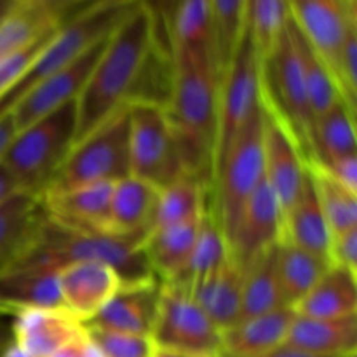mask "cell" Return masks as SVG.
<instances>
[{
    "mask_svg": "<svg viewBox=\"0 0 357 357\" xmlns=\"http://www.w3.org/2000/svg\"><path fill=\"white\" fill-rule=\"evenodd\" d=\"M289 21V2L246 0V30L258 61L272 58Z\"/></svg>",
    "mask_w": 357,
    "mask_h": 357,
    "instance_id": "cell-34",
    "label": "cell"
},
{
    "mask_svg": "<svg viewBox=\"0 0 357 357\" xmlns=\"http://www.w3.org/2000/svg\"><path fill=\"white\" fill-rule=\"evenodd\" d=\"M114 183H98L38 197L45 216L80 230L107 234L108 208ZM108 236V234H107Z\"/></svg>",
    "mask_w": 357,
    "mask_h": 357,
    "instance_id": "cell-18",
    "label": "cell"
},
{
    "mask_svg": "<svg viewBox=\"0 0 357 357\" xmlns=\"http://www.w3.org/2000/svg\"><path fill=\"white\" fill-rule=\"evenodd\" d=\"M330 267L328 260L288 243H279L278 271L284 305L295 309Z\"/></svg>",
    "mask_w": 357,
    "mask_h": 357,
    "instance_id": "cell-30",
    "label": "cell"
},
{
    "mask_svg": "<svg viewBox=\"0 0 357 357\" xmlns=\"http://www.w3.org/2000/svg\"><path fill=\"white\" fill-rule=\"evenodd\" d=\"M129 103L72 146L42 195L59 194L129 176ZM40 195V197H42Z\"/></svg>",
    "mask_w": 357,
    "mask_h": 357,
    "instance_id": "cell-5",
    "label": "cell"
},
{
    "mask_svg": "<svg viewBox=\"0 0 357 357\" xmlns=\"http://www.w3.org/2000/svg\"><path fill=\"white\" fill-rule=\"evenodd\" d=\"M295 316V310L284 307L241 321L222 333L220 357H258L282 347Z\"/></svg>",
    "mask_w": 357,
    "mask_h": 357,
    "instance_id": "cell-22",
    "label": "cell"
},
{
    "mask_svg": "<svg viewBox=\"0 0 357 357\" xmlns=\"http://www.w3.org/2000/svg\"><path fill=\"white\" fill-rule=\"evenodd\" d=\"M206 213V211H204ZM204 213L187 222L157 230L143 241V251L150 268L160 281H180L190 264Z\"/></svg>",
    "mask_w": 357,
    "mask_h": 357,
    "instance_id": "cell-21",
    "label": "cell"
},
{
    "mask_svg": "<svg viewBox=\"0 0 357 357\" xmlns=\"http://www.w3.org/2000/svg\"><path fill=\"white\" fill-rule=\"evenodd\" d=\"M307 167L312 176L331 239L357 229V195L326 176L316 164L307 162Z\"/></svg>",
    "mask_w": 357,
    "mask_h": 357,
    "instance_id": "cell-35",
    "label": "cell"
},
{
    "mask_svg": "<svg viewBox=\"0 0 357 357\" xmlns=\"http://www.w3.org/2000/svg\"><path fill=\"white\" fill-rule=\"evenodd\" d=\"M323 171L326 176L337 181L345 190L357 195V160L356 155L338 157V159L328 160V162H312Z\"/></svg>",
    "mask_w": 357,
    "mask_h": 357,
    "instance_id": "cell-40",
    "label": "cell"
},
{
    "mask_svg": "<svg viewBox=\"0 0 357 357\" xmlns=\"http://www.w3.org/2000/svg\"><path fill=\"white\" fill-rule=\"evenodd\" d=\"M86 328L87 337L100 349L103 357H155L157 345L150 335L122 333V331Z\"/></svg>",
    "mask_w": 357,
    "mask_h": 357,
    "instance_id": "cell-38",
    "label": "cell"
},
{
    "mask_svg": "<svg viewBox=\"0 0 357 357\" xmlns=\"http://www.w3.org/2000/svg\"><path fill=\"white\" fill-rule=\"evenodd\" d=\"M246 33V0H211V61L222 80Z\"/></svg>",
    "mask_w": 357,
    "mask_h": 357,
    "instance_id": "cell-29",
    "label": "cell"
},
{
    "mask_svg": "<svg viewBox=\"0 0 357 357\" xmlns=\"http://www.w3.org/2000/svg\"><path fill=\"white\" fill-rule=\"evenodd\" d=\"M20 188H17L16 181L13 180V176L9 174V171L0 164V206L6 201H9L10 197H14L16 194H20Z\"/></svg>",
    "mask_w": 357,
    "mask_h": 357,
    "instance_id": "cell-42",
    "label": "cell"
},
{
    "mask_svg": "<svg viewBox=\"0 0 357 357\" xmlns=\"http://www.w3.org/2000/svg\"><path fill=\"white\" fill-rule=\"evenodd\" d=\"M187 289L199 309L222 333L239 323L243 272L230 260V257L215 274L187 286Z\"/></svg>",
    "mask_w": 357,
    "mask_h": 357,
    "instance_id": "cell-23",
    "label": "cell"
},
{
    "mask_svg": "<svg viewBox=\"0 0 357 357\" xmlns=\"http://www.w3.org/2000/svg\"><path fill=\"white\" fill-rule=\"evenodd\" d=\"M75 122V101H70L16 132L0 164L23 194L40 197L72 150Z\"/></svg>",
    "mask_w": 357,
    "mask_h": 357,
    "instance_id": "cell-4",
    "label": "cell"
},
{
    "mask_svg": "<svg viewBox=\"0 0 357 357\" xmlns=\"http://www.w3.org/2000/svg\"><path fill=\"white\" fill-rule=\"evenodd\" d=\"M258 357H316V356H309V354H303V352H298V351H293V349H288V347H278L274 349V351L267 352V354H261Z\"/></svg>",
    "mask_w": 357,
    "mask_h": 357,
    "instance_id": "cell-45",
    "label": "cell"
},
{
    "mask_svg": "<svg viewBox=\"0 0 357 357\" xmlns=\"http://www.w3.org/2000/svg\"><path fill=\"white\" fill-rule=\"evenodd\" d=\"M0 357H31V356L28 354L23 347H20L13 338H10L9 344L0 351Z\"/></svg>",
    "mask_w": 357,
    "mask_h": 357,
    "instance_id": "cell-44",
    "label": "cell"
},
{
    "mask_svg": "<svg viewBox=\"0 0 357 357\" xmlns=\"http://www.w3.org/2000/svg\"><path fill=\"white\" fill-rule=\"evenodd\" d=\"M73 261H100L115 268L124 282V288L157 282L142 243L91 230L73 229L45 215L30 243L3 272H59Z\"/></svg>",
    "mask_w": 357,
    "mask_h": 357,
    "instance_id": "cell-3",
    "label": "cell"
},
{
    "mask_svg": "<svg viewBox=\"0 0 357 357\" xmlns=\"http://www.w3.org/2000/svg\"><path fill=\"white\" fill-rule=\"evenodd\" d=\"M330 260L357 278V229L331 239Z\"/></svg>",
    "mask_w": 357,
    "mask_h": 357,
    "instance_id": "cell-39",
    "label": "cell"
},
{
    "mask_svg": "<svg viewBox=\"0 0 357 357\" xmlns=\"http://www.w3.org/2000/svg\"><path fill=\"white\" fill-rule=\"evenodd\" d=\"M14 136H16V124H14L13 112H7V114L0 115V160Z\"/></svg>",
    "mask_w": 357,
    "mask_h": 357,
    "instance_id": "cell-41",
    "label": "cell"
},
{
    "mask_svg": "<svg viewBox=\"0 0 357 357\" xmlns=\"http://www.w3.org/2000/svg\"><path fill=\"white\" fill-rule=\"evenodd\" d=\"M357 279L345 268L331 265L314 288L295 307V314L309 319H340L357 314Z\"/></svg>",
    "mask_w": 357,
    "mask_h": 357,
    "instance_id": "cell-26",
    "label": "cell"
},
{
    "mask_svg": "<svg viewBox=\"0 0 357 357\" xmlns=\"http://www.w3.org/2000/svg\"><path fill=\"white\" fill-rule=\"evenodd\" d=\"M278 246L265 251L243 272L241 321L284 309L278 271ZM289 309V307H288Z\"/></svg>",
    "mask_w": 357,
    "mask_h": 357,
    "instance_id": "cell-27",
    "label": "cell"
},
{
    "mask_svg": "<svg viewBox=\"0 0 357 357\" xmlns=\"http://www.w3.org/2000/svg\"><path fill=\"white\" fill-rule=\"evenodd\" d=\"M206 209V187L183 174L167 187L160 188L146 236L195 218Z\"/></svg>",
    "mask_w": 357,
    "mask_h": 357,
    "instance_id": "cell-32",
    "label": "cell"
},
{
    "mask_svg": "<svg viewBox=\"0 0 357 357\" xmlns=\"http://www.w3.org/2000/svg\"><path fill=\"white\" fill-rule=\"evenodd\" d=\"M152 340L157 349L201 357H220L222 331L199 309L187 286L160 281Z\"/></svg>",
    "mask_w": 357,
    "mask_h": 357,
    "instance_id": "cell-8",
    "label": "cell"
},
{
    "mask_svg": "<svg viewBox=\"0 0 357 357\" xmlns=\"http://www.w3.org/2000/svg\"><path fill=\"white\" fill-rule=\"evenodd\" d=\"M293 28H295L296 49H298L300 66H302L307 98H309L312 117L314 121H316L319 115H323L324 112L330 110L338 100H342V96L340 91H338L337 82H335V79L331 77L330 70H328L326 66H324V63L317 58L316 52L309 47V44L303 40L300 31L296 30L295 23H293Z\"/></svg>",
    "mask_w": 357,
    "mask_h": 357,
    "instance_id": "cell-37",
    "label": "cell"
},
{
    "mask_svg": "<svg viewBox=\"0 0 357 357\" xmlns=\"http://www.w3.org/2000/svg\"><path fill=\"white\" fill-rule=\"evenodd\" d=\"M160 52L157 16L145 2H135L117 26L75 100L73 145L89 136L115 110L142 96L153 58Z\"/></svg>",
    "mask_w": 357,
    "mask_h": 357,
    "instance_id": "cell-1",
    "label": "cell"
},
{
    "mask_svg": "<svg viewBox=\"0 0 357 357\" xmlns=\"http://www.w3.org/2000/svg\"><path fill=\"white\" fill-rule=\"evenodd\" d=\"M44 218L40 202L20 192L0 206V272L24 250Z\"/></svg>",
    "mask_w": 357,
    "mask_h": 357,
    "instance_id": "cell-28",
    "label": "cell"
},
{
    "mask_svg": "<svg viewBox=\"0 0 357 357\" xmlns=\"http://www.w3.org/2000/svg\"><path fill=\"white\" fill-rule=\"evenodd\" d=\"M167 31L171 54L180 51L211 54V0L174 3Z\"/></svg>",
    "mask_w": 357,
    "mask_h": 357,
    "instance_id": "cell-33",
    "label": "cell"
},
{
    "mask_svg": "<svg viewBox=\"0 0 357 357\" xmlns=\"http://www.w3.org/2000/svg\"><path fill=\"white\" fill-rule=\"evenodd\" d=\"M24 309L65 310L58 272L9 271L0 274V316H13Z\"/></svg>",
    "mask_w": 357,
    "mask_h": 357,
    "instance_id": "cell-25",
    "label": "cell"
},
{
    "mask_svg": "<svg viewBox=\"0 0 357 357\" xmlns=\"http://www.w3.org/2000/svg\"><path fill=\"white\" fill-rule=\"evenodd\" d=\"M10 317V338L31 357L54 356L86 331L84 324L65 310L24 309Z\"/></svg>",
    "mask_w": 357,
    "mask_h": 357,
    "instance_id": "cell-15",
    "label": "cell"
},
{
    "mask_svg": "<svg viewBox=\"0 0 357 357\" xmlns=\"http://www.w3.org/2000/svg\"><path fill=\"white\" fill-rule=\"evenodd\" d=\"M171 86L166 112L176 142L181 169L206 188L213 185L218 79L211 54L180 51L171 54Z\"/></svg>",
    "mask_w": 357,
    "mask_h": 357,
    "instance_id": "cell-2",
    "label": "cell"
},
{
    "mask_svg": "<svg viewBox=\"0 0 357 357\" xmlns=\"http://www.w3.org/2000/svg\"><path fill=\"white\" fill-rule=\"evenodd\" d=\"M129 176L164 188L183 176L176 142L164 105L129 103Z\"/></svg>",
    "mask_w": 357,
    "mask_h": 357,
    "instance_id": "cell-7",
    "label": "cell"
},
{
    "mask_svg": "<svg viewBox=\"0 0 357 357\" xmlns=\"http://www.w3.org/2000/svg\"><path fill=\"white\" fill-rule=\"evenodd\" d=\"M107 38L108 37L98 40L96 44L86 49L79 58L73 59L65 68L52 73L51 77L37 84L10 108L14 124H16V132L35 124L45 115L61 108L63 105L77 100L82 87L86 86L105 44H107Z\"/></svg>",
    "mask_w": 357,
    "mask_h": 357,
    "instance_id": "cell-13",
    "label": "cell"
},
{
    "mask_svg": "<svg viewBox=\"0 0 357 357\" xmlns=\"http://www.w3.org/2000/svg\"><path fill=\"white\" fill-rule=\"evenodd\" d=\"M63 309L87 324L124 288L115 268L100 261H73L58 272Z\"/></svg>",
    "mask_w": 357,
    "mask_h": 357,
    "instance_id": "cell-14",
    "label": "cell"
},
{
    "mask_svg": "<svg viewBox=\"0 0 357 357\" xmlns=\"http://www.w3.org/2000/svg\"><path fill=\"white\" fill-rule=\"evenodd\" d=\"M289 14L303 40L330 70L338 86L345 37L349 26L357 21L356 0H291Z\"/></svg>",
    "mask_w": 357,
    "mask_h": 357,
    "instance_id": "cell-10",
    "label": "cell"
},
{
    "mask_svg": "<svg viewBox=\"0 0 357 357\" xmlns=\"http://www.w3.org/2000/svg\"><path fill=\"white\" fill-rule=\"evenodd\" d=\"M282 216L278 199L265 178L244 204L232 234L227 239L229 257L241 272L265 251L281 243Z\"/></svg>",
    "mask_w": 357,
    "mask_h": 357,
    "instance_id": "cell-12",
    "label": "cell"
},
{
    "mask_svg": "<svg viewBox=\"0 0 357 357\" xmlns=\"http://www.w3.org/2000/svg\"><path fill=\"white\" fill-rule=\"evenodd\" d=\"M159 282L122 288L91 323L84 326L122 333L152 335Z\"/></svg>",
    "mask_w": 357,
    "mask_h": 357,
    "instance_id": "cell-24",
    "label": "cell"
},
{
    "mask_svg": "<svg viewBox=\"0 0 357 357\" xmlns=\"http://www.w3.org/2000/svg\"><path fill=\"white\" fill-rule=\"evenodd\" d=\"M227 260H229V248H227L225 237H223L213 213L206 209L201 227H199L197 241H195L194 251H192L190 264H188L183 279L176 282H181L185 286L195 284V282L215 274L218 268L223 267Z\"/></svg>",
    "mask_w": 357,
    "mask_h": 357,
    "instance_id": "cell-36",
    "label": "cell"
},
{
    "mask_svg": "<svg viewBox=\"0 0 357 357\" xmlns=\"http://www.w3.org/2000/svg\"><path fill=\"white\" fill-rule=\"evenodd\" d=\"M345 155H356V112L338 100L314 121L312 162H328Z\"/></svg>",
    "mask_w": 357,
    "mask_h": 357,
    "instance_id": "cell-31",
    "label": "cell"
},
{
    "mask_svg": "<svg viewBox=\"0 0 357 357\" xmlns=\"http://www.w3.org/2000/svg\"><path fill=\"white\" fill-rule=\"evenodd\" d=\"M281 243L291 244L331 264V234L324 220L309 167H307L305 183L298 199L282 218Z\"/></svg>",
    "mask_w": 357,
    "mask_h": 357,
    "instance_id": "cell-20",
    "label": "cell"
},
{
    "mask_svg": "<svg viewBox=\"0 0 357 357\" xmlns=\"http://www.w3.org/2000/svg\"><path fill=\"white\" fill-rule=\"evenodd\" d=\"M23 0H0V26L20 9Z\"/></svg>",
    "mask_w": 357,
    "mask_h": 357,
    "instance_id": "cell-43",
    "label": "cell"
},
{
    "mask_svg": "<svg viewBox=\"0 0 357 357\" xmlns=\"http://www.w3.org/2000/svg\"><path fill=\"white\" fill-rule=\"evenodd\" d=\"M159 192V188L135 176L115 181L105 232L121 239L138 241L143 246Z\"/></svg>",
    "mask_w": 357,
    "mask_h": 357,
    "instance_id": "cell-16",
    "label": "cell"
},
{
    "mask_svg": "<svg viewBox=\"0 0 357 357\" xmlns=\"http://www.w3.org/2000/svg\"><path fill=\"white\" fill-rule=\"evenodd\" d=\"M352 357H356V356H352Z\"/></svg>",
    "mask_w": 357,
    "mask_h": 357,
    "instance_id": "cell-48",
    "label": "cell"
},
{
    "mask_svg": "<svg viewBox=\"0 0 357 357\" xmlns=\"http://www.w3.org/2000/svg\"><path fill=\"white\" fill-rule=\"evenodd\" d=\"M261 110H264V178L274 192L281 216L284 218L305 183L307 162L281 117L265 103H261Z\"/></svg>",
    "mask_w": 357,
    "mask_h": 357,
    "instance_id": "cell-11",
    "label": "cell"
},
{
    "mask_svg": "<svg viewBox=\"0 0 357 357\" xmlns=\"http://www.w3.org/2000/svg\"><path fill=\"white\" fill-rule=\"evenodd\" d=\"M260 94L261 63L255 54L246 30L236 58L232 59L229 70L218 84V122L213 174L253 112L260 107Z\"/></svg>",
    "mask_w": 357,
    "mask_h": 357,
    "instance_id": "cell-9",
    "label": "cell"
},
{
    "mask_svg": "<svg viewBox=\"0 0 357 357\" xmlns=\"http://www.w3.org/2000/svg\"><path fill=\"white\" fill-rule=\"evenodd\" d=\"M282 345L316 357H352L357 349V316L340 319L295 316Z\"/></svg>",
    "mask_w": 357,
    "mask_h": 357,
    "instance_id": "cell-19",
    "label": "cell"
},
{
    "mask_svg": "<svg viewBox=\"0 0 357 357\" xmlns=\"http://www.w3.org/2000/svg\"><path fill=\"white\" fill-rule=\"evenodd\" d=\"M155 357H201V356H192V354H183V352H173V351H162V349H157Z\"/></svg>",
    "mask_w": 357,
    "mask_h": 357,
    "instance_id": "cell-47",
    "label": "cell"
},
{
    "mask_svg": "<svg viewBox=\"0 0 357 357\" xmlns=\"http://www.w3.org/2000/svg\"><path fill=\"white\" fill-rule=\"evenodd\" d=\"M86 2L23 0L20 9L0 26V61L44 35L65 24Z\"/></svg>",
    "mask_w": 357,
    "mask_h": 357,
    "instance_id": "cell-17",
    "label": "cell"
},
{
    "mask_svg": "<svg viewBox=\"0 0 357 357\" xmlns=\"http://www.w3.org/2000/svg\"><path fill=\"white\" fill-rule=\"evenodd\" d=\"M9 342H10V328L2 323V316H0V351H2Z\"/></svg>",
    "mask_w": 357,
    "mask_h": 357,
    "instance_id": "cell-46",
    "label": "cell"
},
{
    "mask_svg": "<svg viewBox=\"0 0 357 357\" xmlns=\"http://www.w3.org/2000/svg\"><path fill=\"white\" fill-rule=\"evenodd\" d=\"M264 180V110L253 112L213 174L215 216L225 241L232 234L244 204Z\"/></svg>",
    "mask_w": 357,
    "mask_h": 357,
    "instance_id": "cell-6",
    "label": "cell"
}]
</instances>
